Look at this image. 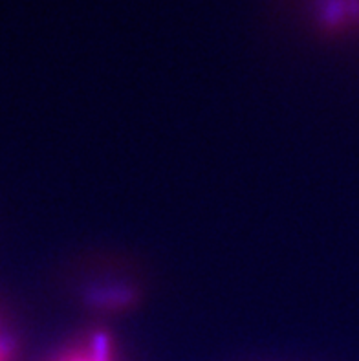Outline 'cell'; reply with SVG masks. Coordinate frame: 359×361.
Listing matches in <instances>:
<instances>
[{
	"mask_svg": "<svg viewBox=\"0 0 359 361\" xmlns=\"http://www.w3.org/2000/svg\"><path fill=\"white\" fill-rule=\"evenodd\" d=\"M314 23L332 35H359V0H303Z\"/></svg>",
	"mask_w": 359,
	"mask_h": 361,
	"instance_id": "cell-1",
	"label": "cell"
}]
</instances>
